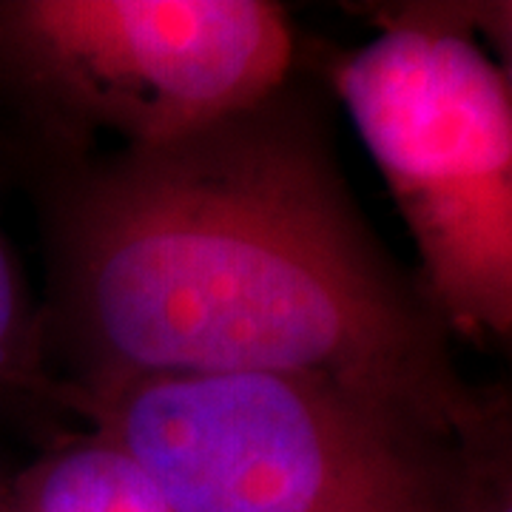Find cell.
<instances>
[{"label": "cell", "instance_id": "cell-8", "mask_svg": "<svg viewBox=\"0 0 512 512\" xmlns=\"http://www.w3.org/2000/svg\"><path fill=\"white\" fill-rule=\"evenodd\" d=\"M0 512H12V501H9V481L0 478Z\"/></svg>", "mask_w": 512, "mask_h": 512}, {"label": "cell", "instance_id": "cell-4", "mask_svg": "<svg viewBox=\"0 0 512 512\" xmlns=\"http://www.w3.org/2000/svg\"><path fill=\"white\" fill-rule=\"evenodd\" d=\"M296 66L291 18L268 0H0V111L40 177L106 137L160 146L220 123Z\"/></svg>", "mask_w": 512, "mask_h": 512}, {"label": "cell", "instance_id": "cell-6", "mask_svg": "<svg viewBox=\"0 0 512 512\" xmlns=\"http://www.w3.org/2000/svg\"><path fill=\"white\" fill-rule=\"evenodd\" d=\"M55 413H63V384L49 365L43 308L0 231V416L43 421Z\"/></svg>", "mask_w": 512, "mask_h": 512}, {"label": "cell", "instance_id": "cell-7", "mask_svg": "<svg viewBox=\"0 0 512 512\" xmlns=\"http://www.w3.org/2000/svg\"><path fill=\"white\" fill-rule=\"evenodd\" d=\"M447 512H512V404L507 387H484L481 407L456 436Z\"/></svg>", "mask_w": 512, "mask_h": 512}, {"label": "cell", "instance_id": "cell-1", "mask_svg": "<svg viewBox=\"0 0 512 512\" xmlns=\"http://www.w3.org/2000/svg\"><path fill=\"white\" fill-rule=\"evenodd\" d=\"M63 390L279 373L362 393L456 439L484 387L370 231L305 77L160 146L40 177Z\"/></svg>", "mask_w": 512, "mask_h": 512}, {"label": "cell", "instance_id": "cell-2", "mask_svg": "<svg viewBox=\"0 0 512 512\" xmlns=\"http://www.w3.org/2000/svg\"><path fill=\"white\" fill-rule=\"evenodd\" d=\"M376 35L322 60L416 242L450 339L512 336L510 3L362 6Z\"/></svg>", "mask_w": 512, "mask_h": 512}, {"label": "cell", "instance_id": "cell-3", "mask_svg": "<svg viewBox=\"0 0 512 512\" xmlns=\"http://www.w3.org/2000/svg\"><path fill=\"white\" fill-rule=\"evenodd\" d=\"M171 512H447L456 439L313 376H151L63 390Z\"/></svg>", "mask_w": 512, "mask_h": 512}, {"label": "cell", "instance_id": "cell-5", "mask_svg": "<svg viewBox=\"0 0 512 512\" xmlns=\"http://www.w3.org/2000/svg\"><path fill=\"white\" fill-rule=\"evenodd\" d=\"M9 501L12 512H171L146 470L92 427L49 441L9 481Z\"/></svg>", "mask_w": 512, "mask_h": 512}]
</instances>
